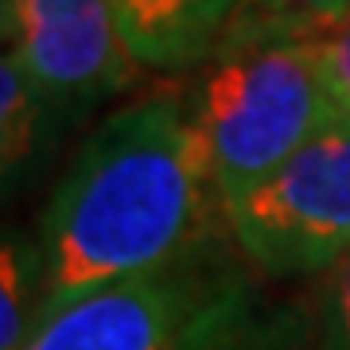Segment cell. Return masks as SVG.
Listing matches in <instances>:
<instances>
[{
	"label": "cell",
	"mask_w": 350,
	"mask_h": 350,
	"mask_svg": "<svg viewBox=\"0 0 350 350\" xmlns=\"http://www.w3.org/2000/svg\"><path fill=\"white\" fill-rule=\"evenodd\" d=\"M51 117H59V113L43 98V90L27 78V70L12 55H4V63H0V160H4L8 187L43 144Z\"/></svg>",
	"instance_id": "cell-9"
},
{
	"label": "cell",
	"mask_w": 350,
	"mask_h": 350,
	"mask_svg": "<svg viewBox=\"0 0 350 350\" xmlns=\"http://www.w3.org/2000/svg\"><path fill=\"white\" fill-rule=\"evenodd\" d=\"M222 214L245 261L269 276H308L338 265L350 253V117L331 121Z\"/></svg>",
	"instance_id": "cell-3"
},
{
	"label": "cell",
	"mask_w": 350,
	"mask_h": 350,
	"mask_svg": "<svg viewBox=\"0 0 350 350\" xmlns=\"http://www.w3.org/2000/svg\"><path fill=\"white\" fill-rule=\"evenodd\" d=\"M319 350H350V253L327 269L319 288Z\"/></svg>",
	"instance_id": "cell-11"
},
{
	"label": "cell",
	"mask_w": 350,
	"mask_h": 350,
	"mask_svg": "<svg viewBox=\"0 0 350 350\" xmlns=\"http://www.w3.org/2000/svg\"><path fill=\"white\" fill-rule=\"evenodd\" d=\"M211 202L218 191L187 98L156 94L117 109L90 133L43 206L47 296L39 319L101 284L191 253Z\"/></svg>",
	"instance_id": "cell-1"
},
{
	"label": "cell",
	"mask_w": 350,
	"mask_h": 350,
	"mask_svg": "<svg viewBox=\"0 0 350 350\" xmlns=\"http://www.w3.org/2000/svg\"><path fill=\"white\" fill-rule=\"evenodd\" d=\"M319 39L234 20L202 63L187 109L206 144L222 211L342 117L319 66Z\"/></svg>",
	"instance_id": "cell-2"
},
{
	"label": "cell",
	"mask_w": 350,
	"mask_h": 350,
	"mask_svg": "<svg viewBox=\"0 0 350 350\" xmlns=\"http://www.w3.org/2000/svg\"><path fill=\"white\" fill-rule=\"evenodd\" d=\"M47 261L39 238L8 234L0 250V350H24L43 312Z\"/></svg>",
	"instance_id": "cell-8"
},
{
	"label": "cell",
	"mask_w": 350,
	"mask_h": 350,
	"mask_svg": "<svg viewBox=\"0 0 350 350\" xmlns=\"http://www.w3.org/2000/svg\"><path fill=\"white\" fill-rule=\"evenodd\" d=\"M350 16V0H241L238 24L276 27L296 36H327Z\"/></svg>",
	"instance_id": "cell-10"
},
{
	"label": "cell",
	"mask_w": 350,
	"mask_h": 350,
	"mask_svg": "<svg viewBox=\"0 0 350 350\" xmlns=\"http://www.w3.org/2000/svg\"><path fill=\"white\" fill-rule=\"evenodd\" d=\"M234 276L199 257V245L140 276L101 284L43 315L24 350H167Z\"/></svg>",
	"instance_id": "cell-4"
},
{
	"label": "cell",
	"mask_w": 350,
	"mask_h": 350,
	"mask_svg": "<svg viewBox=\"0 0 350 350\" xmlns=\"http://www.w3.org/2000/svg\"><path fill=\"white\" fill-rule=\"evenodd\" d=\"M319 66L335 105L350 117V16L319 39Z\"/></svg>",
	"instance_id": "cell-12"
},
{
	"label": "cell",
	"mask_w": 350,
	"mask_h": 350,
	"mask_svg": "<svg viewBox=\"0 0 350 350\" xmlns=\"http://www.w3.org/2000/svg\"><path fill=\"white\" fill-rule=\"evenodd\" d=\"M140 70H191L214 55L241 0H105Z\"/></svg>",
	"instance_id": "cell-6"
},
{
	"label": "cell",
	"mask_w": 350,
	"mask_h": 350,
	"mask_svg": "<svg viewBox=\"0 0 350 350\" xmlns=\"http://www.w3.org/2000/svg\"><path fill=\"white\" fill-rule=\"evenodd\" d=\"M304 335L296 308L265 304L234 280L167 350H304Z\"/></svg>",
	"instance_id": "cell-7"
},
{
	"label": "cell",
	"mask_w": 350,
	"mask_h": 350,
	"mask_svg": "<svg viewBox=\"0 0 350 350\" xmlns=\"http://www.w3.org/2000/svg\"><path fill=\"white\" fill-rule=\"evenodd\" d=\"M4 36L59 117L86 113L137 75L105 0H4Z\"/></svg>",
	"instance_id": "cell-5"
}]
</instances>
